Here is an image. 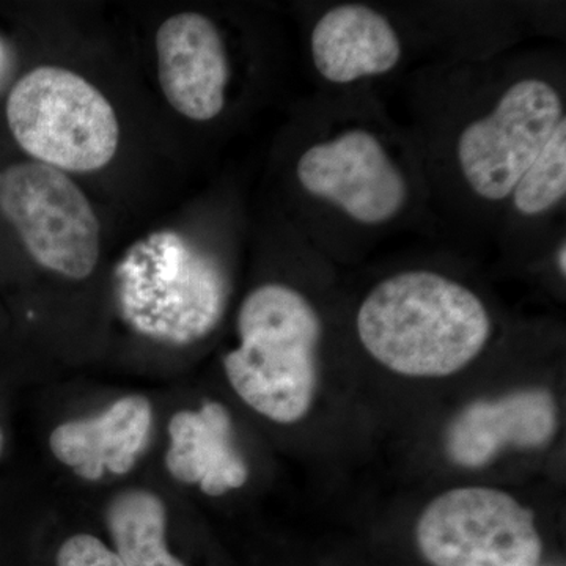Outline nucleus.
I'll return each mask as SVG.
<instances>
[{
  "instance_id": "f257e3e1",
  "label": "nucleus",
  "mask_w": 566,
  "mask_h": 566,
  "mask_svg": "<svg viewBox=\"0 0 566 566\" xmlns=\"http://www.w3.org/2000/svg\"><path fill=\"white\" fill-rule=\"evenodd\" d=\"M365 352L394 374L444 378L468 367L490 342L485 304L463 283L405 271L378 283L356 318Z\"/></svg>"
},
{
  "instance_id": "f03ea898",
  "label": "nucleus",
  "mask_w": 566,
  "mask_h": 566,
  "mask_svg": "<svg viewBox=\"0 0 566 566\" xmlns=\"http://www.w3.org/2000/svg\"><path fill=\"white\" fill-rule=\"evenodd\" d=\"M237 324L240 345L223 357L234 392L273 422H300L318 389L322 319L314 305L292 286L266 283L245 296Z\"/></svg>"
},
{
  "instance_id": "7ed1b4c3",
  "label": "nucleus",
  "mask_w": 566,
  "mask_h": 566,
  "mask_svg": "<svg viewBox=\"0 0 566 566\" xmlns=\"http://www.w3.org/2000/svg\"><path fill=\"white\" fill-rule=\"evenodd\" d=\"M115 277L123 315L150 337L186 344L221 319L227 294L221 268L174 230L136 241L122 256Z\"/></svg>"
},
{
  "instance_id": "20e7f679",
  "label": "nucleus",
  "mask_w": 566,
  "mask_h": 566,
  "mask_svg": "<svg viewBox=\"0 0 566 566\" xmlns=\"http://www.w3.org/2000/svg\"><path fill=\"white\" fill-rule=\"evenodd\" d=\"M7 122L22 150L62 172L103 169L120 142L109 99L92 82L61 66H39L14 84Z\"/></svg>"
},
{
  "instance_id": "39448f33",
  "label": "nucleus",
  "mask_w": 566,
  "mask_h": 566,
  "mask_svg": "<svg viewBox=\"0 0 566 566\" xmlns=\"http://www.w3.org/2000/svg\"><path fill=\"white\" fill-rule=\"evenodd\" d=\"M0 212L33 260L52 273L82 281L102 252L98 216L69 175L36 161L0 175Z\"/></svg>"
},
{
  "instance_id": "423d86ee",
  "label": "nucleus",
  "mask_w": 566,
  "mask_h": 566,
  "mask_svg": "<svg viewBox=\"0 0 566 566\" xmlns=\"http://www.w3.org/2000/svg\"><path fill=\"white\" fill-rule=\"evenodd\" d=\"M416 538L433 566H538L543 556L534 512L493 488L438 495L420 515Z\"/></svg>"
},
{
  "instance_id": "0eeeda50",
  "label": "nucleus",
  "mask_w": 566,
  "mask_h": 566,
  "mask_svg": "<svg viewBox=\"0 0 566 566\" xmlns=\"http://www.w3.org/2000/svg\"><path fill=\"white\" fill-rule=\"evenodd\" d=\"M564 118L560 93L549 82H515L458 137L457 159L469 188L488 202L509 199Z\"/></svg>"
},
{
  "instance_id": "6e6552de",
  "label": "nucleus",
  "mask_w": 566,
  "mask_h": 566,
  "mask_svg": "<svg viewBox=\"0 0 566 566\" xmlns=\"http://www.w3.org/2000/svg\"><path fill=\"white\" fill-rule=\"evenodd\" d=\"M296 175L305 192L364 226L392 221L408 202L403 174L378 137L365 129L312 145L301 155Z\"/></svg>"
},
{
  "instance_id": "1a4fd4ad",
  "label": "nucleus",
  "mask_w": 566,
  "mask_h": 566,
  "mask_svg": "<svg viewBox=\"0 0 566 566\" xmlns=\"http://www.w3.org/2000/svg\"><path fill=\"white\" fill-rule=\"evenodd\" d=\"M560 419L554 395L542 387L472 401L446 431V453L464 469L490 465L509 450H538L556 438Z\"/></svg>"
},
{
  "instance_id": "9d476101",
  "label": "nucleus",
  "mask_w": 566,
  "mask_h": 566,
  "mask_svg": "<svg viewBox=\"0 0 566 566\" xmlns=\"http://www.w3.org/2000/svg\"><path fill=\"white\" fill-rule=\"evenodd\" d=\"M158 77L164 96L182 117L208 122L226 106L230 66L214 22L200 13H180L156 32Z\"/></svg>"
},
{
  "instance_id": "9b49d317",
  "label": "nucleus",
  "mask_w": 566,
  "mask_h": 566,
  "mask_svg": "<svg viewBox=\"0 0 566 566\" xmlns=\"http://www.w3.org/2000/svg\"><path fill=\"white\" fill-rule=\"evenodd\" d=\"M312 59L324 80L349 84L389 73L400 62V36L385 14L363 3L334 7L316 21Z\"/></svg>"
},
{
  "instance_id": "f8f14e48",
  "label": "nucleus",
  "mask_w": 566,
  "mask_h": 566,
  "mask_svg": "<svg viewBox=\"0 0 566 566\" xmlns=\"http://www.w3.org/2000/svg\"><path fill=\"white\" fill-rule=\"evenodd\" d=\"M151 420L147 398L125 397L103 415L55 428L51 450L59 461L85 480L102 479L104 471L126 474L147 444Z\"/></svg>"
},
{
  "instance_id": "ddd939ff",
  "label": "nucleus",
  "mask_w": 566,
  "mask_h": 566,
  "mask_svg": "<svg viewBox=\"0 0 566 566\" xmlns=\"http://www.w3.org/2000/svg\"><path fill=\"white\" fill-rule=\"evenodd\" d=\"M166 464L182 483H199L205 494L218 497L244 486L249 469L233 442L232 417L221 403L200 411H180L170 420Z\"/></svg>"
},
{
  "instance_id": "4468645a",
  "label": "nucleus",
  "mask_w": 566,
  "mask_h": 566,
  "mask_svg": "<svg viewBox=\"0 0 566 566\" xmlns=\"http://www.w3.org/2000/svg\"><path fill=\"white\" fill-rule=\"evenodd\" d=\"M166 506L158 495L129 490L106 510L115 554L125 566H186L166 546Z\"/></svg>"
},
{
  "instance_id": "2eb2a0df",
  "label": "nucleus",
  "mask_w": 566,
  "mask_h": 566,
  "mask_svg": "<svg viewBox=\"0 0 566 566\" xmlns=\"http://www.w3.org/2000/svg\"><path fill=\"white\" fill-rule=\"evenodd\" d=\"M566 193V118L560 122L545 148L536 156L510 197L520 214L539 216L553 210Z\"/></svg>"
},
{
  "instance_id": "dca6fc26",
  "label": "nucleus",
  "mask_w": 566,
  "mask_h": 566,
  "mask_svg": "<svg viewBox=\"0 0 566 566\" xmlns=\"http://www.w3.org/2000/svg\"><path fill=\"white\" fill-rule=\"evenodd\" d=\"M57 566H125L114 551L96 536H71L57 553Z\"/></svg>"
},
{
  "instance_id": "f3484780",
  "label": "nucleus",
  "mask_w": 566,
  "mask_h": 566,
  "mask_svg": "<svg viewBox=\"0 0 566 566\" xmlns=\"http://www.w3.org/2000/svg\"><path fill=\"white\" fill-rule=\"evenodd\" d=\"M565 252H566L565 241H562V244L558 245L557 255H556L557 268H558V271H560L562 275H565V273H566Z\"/></svg>"
},
{
  "instance_id": "a211bd4d",
  "label": "nucleus",
  "mask_w": 566,
  "mask_h": 566,
  "mask_svg": "<svg viewBox=\"0 0 566 566\" xmlns=\"http://www.w3.org/2000/svg\"><path fill=\"white\" fill-rule=\"evenodd\" d=\"M7 66H9V57H7L6 48L0 43V84H2L3 77H6Z\"/></svg>"
},
{
  "instance_id": "6ab92c4d",
  "label": "nucleus",
  "mask_w": 566,
  "mask_h": 566,
  "mask_svg": "<svg viewBox=\"0 0 566 566\" xmlns=\"http://www.w3.org/2000/svg\"><path fill=\"white\" fill-rule=\"evenodd\" d=\"M0 447H2V433H0Z\"/></svg>"
}]
</instances>
